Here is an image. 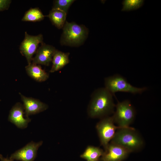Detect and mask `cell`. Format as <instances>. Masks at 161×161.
Instances as JSON below:
<instances>
[{
  "instance_id": "cell-17",
  "label": "cell",
  "mask_w": 161,
  "mask_h": 161,
  "mask_svg": "<svg viewBox=\"0 0 161 161\" xmlns=\"http://www.w3.org/2000/svg\"><path fill=\"white\" fill-rule=\"evenodd\" d=\"M45 17L39 8H31L26 12L21 20L24 21H39L43 20Z\"/></svg>"
},
{
  "instance_id": "cell-9",
  "label": "cell",
  "mask_w": 161,
  "mask_h": 161,
  "mask_svg": "<svg viewBox=\"0 0 161 161\" xmlns=\"http://www.w3.org/2000/svg\"><path fill=\"white\" fill-rule=\"evenodd\" d=\"M130 152L123 147L110 143L100 157V161H122Z\"/></svg>"
},
{
  "instance_id": "cell-16",
  "label": "cell",
  "mask_w": 161,
  "mask_h": 161,
  "mask_svg": "<svg viewBox=\"0 0 161 161\" xmlns=\"http://www.w3.org/2000/svg\"><path fill=\"white\" fill-rule=\"evenodd\" d=\"M104 152L102 149L98 147L89 145L80 157L87 161H100Z\"/></svg>"
},
{
  "instance_id": "cell-2",
  "label": "cell",
  "mask_w": 161,
  "mask_h": 161,
  "mask_svg": "<svg viewBox=\"0 0 161 161\" xmlns=\"http://www.w3.org/2000/svg\"><path fill=\"white\" fill-rule=\"evenodd\" d=\"M110 143L120 145L130 153L139 151L144 145L143 138L134 128H120Z\"/></svg>"
},
{
  "instance_id": "cell-19",
  "label": "cell",
  "mask_w": 161,
  "mask_h": 161,
  "mask_svg": "<svg viewBox=\"0 0 161 161\" xmlns=\"http://www.w3.org/2000/svg\"><path fill=\"white\" fill-rule=\"evenodd\" d=\"M74 1V0H55L52 8L59 9L67 13L69 8Z\"/></svg>"
},
{
  "instance_id": "cell-8",
  "label": "cell",
  "mask_w": 161,
  "mask_h": 161,
  "mask_svg": "<svg viewBox=\"0 0 161 161\" xmlns=\"http://www.w3.org/2000/svg\"><path fill=\"white\" fill-rule=\"evenodd\" d=\"M42 143L41 141L37 143L32 141L11 154L9 158L13 160L34 161L37 157V151Z\"/></svg>"
},
{
  "instance_id": "cell-5",
  "label": "cell",
  "mask_w": 161,
  "mask_h": 161,
  "mask_svg": "<svg viewBox=\"0 0 161 161\" xmlns=\"http://www.w3.org/2000/svg\"><path fill=\"white\" fill-rule=\"evenodd\" d=\"M115 108L112 116L114 123L120 128L129 127L136 116L135 110L130 101L128 100L118 101Z\"/></svg>"
},
{
  "instance_id": "cell-18",
  "label": "cell",
  "mask_w": 161,
  "mask_h": 161,
  "mask_svg": "<svg viewBox=\"0 0 161 161\" xmlns=\"http://www.w3.org/2000/svg\"><path fill=\"white\" fill-rule=\"evenodd\" d=\"M144 1L142 0H125L123 1L122 11H129L136 10L141 7Z\"/></svg>"
},
{
  "instance_id": "cell-3",
  "label": "cell",
  "mask_w": 161,
  "mask_h": 161,
  "mask_svg": "<svg viewBox=\"0 0 161 161\" xmlns=\"http://www.w3.org/2000/svg\"><path fill=\"white\" fill-rule=\"evenodd\" d=\"M60 43L62 45L77 46L82 44L87 36L88 30L83 25L66 21L63 27Z\"/></svg>"
},
{
  "instance_id": "cell-13",
  "label": "cell",
  "mask_w": 161,
  "mask_h": 161,
  "mask_svg": "<svg viewBox=\"0 0 161 161\" xmlns=\"http://www.w3.org/2000/svg\"><path fill=\"white\" fill-rule=\"evenodd\" d=\"M25 70L29 76L38 82L44 81L49 77V74L39 65L31 63L26 66Z\"/></svg>"
},
{
  "instance_id": "cell-4",
  "label": "cell",
  "mask_w": 161,
  "mask_h": 161,
  "mask_svg": "<svg viewBox=\"0 0 161 161\" xmlns=\"http://www.w3.org/2000/svg\"><path fill=\"white\" fill-rule=\"evenodd\" d=\"M105 87L113 95L116 92H123L134 94H141L147 89L146 87L138 88L134 86L122 75L116 74L105 78Z\"/></svg>"
},
{
  "instance_id": "cell-10",
  "label": "cell",
  "mask_w": 161,
  "mask_h": 161,
  "mask_svg": "<svg viewBox=\"0 0 161 161\" xmlns=\"http://www.w3.org/2000/svg\"><path fill=\"white\" fill-rule=\"evenodd\" d=\"M56 50L54 47L43 43L38 48L31 63L48 66L52 62Z\"/></svg>"
},
{
  "instance_id": "cell-14",
  "label": "cell",
  "mask_w": 161,
  "mask_h": 161,
  "mask_svg": "<svg viewBox=\"0 0 161 161\" xmlns=\"http://www.w3.org/2000/svg\"><path fill=\"white\" fill-rule=\"evenodd\" d=\"M69 52L65 53L56 50L52 58V65L49 71L51 73L58 71L68 64L69 62Z\"/></svg>"
},
{
  "instance_id": "cell-21",
  "label": "cell",
  "mask_w": 161,
  "mask_h": 161,
  "mask_svg": "<svg viewBox=\"0 0 161 161\" xmlns=\"http://www.w3.org/2000/svg\"><path fill=\"white\" fill-rule=\"evenodd\" d=\"M0 160L1 161H13L7 157L6 158L4 157L1 154H0Z\"/></svg>"
},
{
  "instance_id": "cell-11",
  "label": "cell",
  "mask_w": 161,
  "mask_h": 161,
  "mask_svg": "<svg viewBox=\"0 0 161 161\" xmlns=\"http://www.w3.org/2000/svg\"><path fill=\"white\" fill-rule=\"evenodd\" d=\"M24 109L23 105L17 103L10 110L8 117L9 121L21 129L26 128L31 120L29 117H24Z\"/></svg>"
},
{
  "instance_id": "cell-6",
  "label": "cell",
  "mask_w": 161,
  "mask_h": 161,
  "mask_svg": "<svg viewBox=\"0 0 161 161\" xmlns=\"http://www.w3.org/2000/svg\"><path fill=\"white\" fill-rule=\"evenodd\" d=\"M96 127L101 144L105 150L114 136L117 129L120 127L115 125L112 116L101 118Z\"/></svg>"
},
{
  "instance_id": "cell-1",
  "label": "cell",
  "mask_w": 161,
  "mask_h": 161,
  "mask_svg": "<svg viewBox=\"0 0 161 161\" xmlns=\"http://www.w3.org/2000/svg\"><path fill=\"white\" fill-rule=\"evenodd\" d=\"M113 95L105 88L95 90L92 93L87 108L89 116L102 118L113 114L115 105Z\"/></svg>"
},
{
  "instance_id": "cell-15",
  "label": "cell",
  "mask_w": 161,
  "mask_h": 161,
  "mask_svg": "<svg viewBox=\"0 0 161 161\" xmlns=\"http://www.w3.org/2000/svg\"><path fill=\"white\" fill-rule=\"evenodd\" d=\"M66 13L59 9L52 8L47 16L53 25L59 29L63 28L65 23Z\"/></svg>"
},
{
  "instance_id": "cell-12",
  "label": "cell",
  "mask_w": 161,
  "mask_h": 161,
  "mask_svg": "<svg viewBox=\"0 0 161 161\" xmlns=\"http://www.w3.org/2000/svg\"><path fill=\"white\" fill-rule=\"evenodd\" d=\"M19 94L23 103L25 114L26 117L31 115L35 114L44 111L48 108L47 104L39 100L32 97H27L21 93Z\"/></svg>"
},
{
  "instance_id": "cell-20",
  "label": "cell",
  "mask_w": 161,
  "mask_h": 161,
  "mask_svg": "<svg viewBox=\"0 0 161 161\" xmlns=\"http://www.w3.org/2000/svg\"><path fill=\"white\" fill-rule=\"evenodd\" d=\"M11 1L10 0H0V12L8 10Z\"/></svg>"
},
{
  "instance_id": "cell-7",
  "label": "cell",
  "mask_w": 161,
  "mask_h": 161,
  "mask_svg": "<svg viewBox=\"0 0 161 161\" xmlns=\"http://www.w3.org/2000/svg\"><path fill=\"white\" fill-rule=\"evenodd\" d=\"M43 39L41 34L32 35L25 32L24 38L20 44L19 50L22 55L26 58L28 64L31 63L32 57L36 53L39 44L44 43Z\"/></svg>"
}]
</instances>
